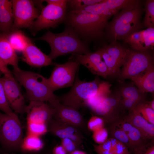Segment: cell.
<instances>
[{"instance_id":"cell-3","label":"cell","mask_w":154,"mask_h":154,"mask_svg":"<svg viewBox=\"0 0 154 154\" xmlns=\"http://www.w3.org/2000/svg\"><path fill=\"white\" fill-rule=\"evenodd\" d=\"M141 7L132 9L122 10L114 15L108 22L104 37L111 43L124 40L131 34L141 31Z\"/></svg>"},{"instance_id":"cell-21","label":"cell","mask_w":154,"mask_h":154,"mask_svg":"<svg viewBox=\"0 0 154 154\" xmlns=\"http://www.w3.org/2000/svg\"><path fill=\"white\" fill-rule=\"evenodd\" d=\"M0 60L5 65L18 67L19 57L10 44L7 35L0 33Z\"/></svg>"},{"instance_id":"cell-49","label":"cell","mask_w":154,"mask_h":154,"mask_svg":"<svg viewBox=\"0 0 154 154\" xmlns=\"http://www.w3.org/2000/svg\"><path fill=\"white\" fill-rule=\"evenodd\" d=\"M4 154H10L9 153H5Z\"/></svg>"},{"instance_id":"cell-45","label":"cell","mask_w":154,"mask_h":154,"mask_svg":"<svg viewBox=\"0 0 154 154\" xmlns=\"http://www.w3.org/2000/svg\"><path fill=\"white\" fill-rule=\"evenodd\" d=\"M0 71L4 75H10L12 74L7 66L5 65L0 60Z\"/></svg>"},{"instance_id":"cell-1","label":"cell","mask_w":154,"mask_h":154,"mask_svg":"<svg viewBox=\"0 0 154 154\" xmlns=\"http://www.w3.org/2000/svg\"><path fill=\"white\" fill-rule=\"evenodd\" d=\"M62 22L87 43L103 38L108 22L96 14L67 11Z\"/></svg>"},{"instance_id":"cell-11","label":"cell","mask_w":154,"mask_h":154,"mask_svg":"<svg viewBox=\"0 0 154 154\" xmlns=\"http://www.w3.org/2000/svg\"><path fill=\"white\" fill-rule=\"evenodd\" d=\"M67 11L66 7L47 4L41 9L30 29L35 32L44 29L55 28L63 22Z\"/></svg>"},{"instance_id":"cell-40","label":"cell","mask_w":154,"mask_h":154,"mask_svg":"<svg viewBox=\"0 0 154 154\" xmlns=\"http://www.w3.org/2000/svg\"><path fill=\"white\" fill-rule=\"evenodd\" d=\"M61 145L67 152L70 153L77 150L78 145L73 141L68 138L61 139Z\"/></svg>"},{"instance_id":"cell-32","label":"cell","mask_w":154,"mask_h":154,"mask_svg":"<svg viewBox=\"0 0 154 154\" xmlns=\"http://www.w3.org/2000/svg\"><path fill=\"white\" fill-rule=\"evenodd\" d=\"M145 6V14L143 26L147 28L154 27V0H146Z\"/></svg>"},{"instance_id":"cell-26","label":"cell","mask_w":154,"mask_h":154,"mask_svg":"<svg viewBox=\"0 0 154 154\" xmlns=\"http://www.w3.org/2000/svg\"><path fill=\"white\" fill-rule=\"evenodd\" d=\"M118 91L122 99H127L138 104L145 100V93L141 92L133 84L125 85Z\"/></svg>"},{"instance_id":"cell-36","label":"cell","mask_w":154,"mask_h":154,"mask_svg":"<svg viewBox=\"0 0 154 154\" xmlns=\"http://www.w3.org/2000/svg\"><path fill=\"white\" fill-rule=\"evenodd\" d=\"M0 110L4 113L10 115L15 113L10 108L7 101L1 77H0Z\"/></svg>"},{"instance_id":"cell-8","label":"cell","mask_w":154,"mask_h":154,"mask_svg":"<svg viewBox=\"0 0 154 154\" xmlns=\"http://www.w3.org/2000/svg\"><path fill=\"white\" fill-rule=\"evenodd\" d=\"M80 64L69 58L65 63H55L50 76L47 78L48 84L54 92L58 89L72 86L79 70Z\"/></svg>"},{"instance_id":"cell-42","label":"cell","mask_w":154,"mask_h":154,"mask_svg":"<svg viewBox=\"0 0 154 154\" xmlns=\"http://www.w3.org/2000/svg\"><path fill=\"white\" fill-rule=\"evenodd\" d=\"M47 4H53L63 7H66L67 0H44Z\"/></svg>"},{"instance_id":"cell-47","label":"cell","mask_w":154,"mask_h":154,"mask_svg":"<svg viewBox=\"0 0 154 154\" xmlns=\"http://www.w3.org/2000/svg\"><path fill=\"white\" fill-rule=\"evenodd\" d=\"M146 102L148 106L154 110V100H153L151 101L147 102Z\"/></svg>"},{"instance_id":"cell-7","label":"cell","mask_w":154,"mask_h":154,"mask_svg":"<svg viewBox=\"0 0 154 154\" xmlns=\"http://www.w3.org/2000/svg\"><path fill=\"white\" fill-rule=\"evenodd\" d=\"M127 55L119 76L122 80L131 79L153 65V57L148 51L127 49Z\"/></svg>"},{"instance_id":"cell-2","label":"cell","mask_w":154,"mask_h":154,"mask_svg":"<svg viewBox=\"0 0 154 154\" xmlns=\"http://www.w3.org/2000/svg\"><path fill=\"white\" fill-rule=\"evenodd\" d=\"M36 39L44 41L49 44L51 51L48 55L52 60L62 55L84 54L90 52L87 43L67 27L61 33H54L48 31Z\"/></svg>"},{"instance_id":"cell-6","label":"cell","mask_w":154,"mask_h":154,"mask_svg":"<svg viewBox=\"0 0 154 154\" xmlns=\"http://www.w3.org/2000/svg\"><path fill=\"white\" fill-rule=\"evenodd\" d=\"M23 135L21 125L15 113L10 115L0 112V142L3 149L9 152L20 149Z\"/></svg>"},{"instance_id":"cell-38","label":"cell","mask_w":154,"mask_h":154,"mask_svg":"<svg viewBox=\"0 0 154 154\" xmlns=\"http://www.w3.org/2000/svg\"><path fill=\"white\" fill-rule=\"evenodd\" d=\"M104 121L102 117L94 116L89 119L87 126L90 130L93 132L104 127Z\"/></svg>"},{"instance_id":"cell-46","label":"cell","mask_w":154,"mask_h":154,"mask_svg":"<svg viewBox=\"0 0 154 154\" xmlns=\"http://www.w3.org/2000/svg\"><path fill=\"white\" fill-rule=\"evenodd\" d=\"M141 154H154V146L152 145Z\"/></svg>"},{"instance_id":"cell-14","label":"cell","mask_w":154,"mask_h":154,"mask_svg":"<svg viewBox=\"0 0 154 154\" xmlns=\"http://www.w3.org/2000/svg\"><path fill=\"white\" fill-rule=\"evenodd\" d=\"M122 97L117 91L111 94L92 111L110 124L120 118L119 114L123 110L121 104Z\"/></svg>"},{"instance_id":"cell-18","label":"cell","mask_w":154,"mask_h":154,"mask_svg":"<svg viewBox=\"0 0 154 154\" xmlns=\"http://www.w3.org/2000/svg\"><path fill=\"white\" fill-rule=\"evenodd\" d=\"M22 53V61L33 67L41 68L55 64L48 55L42 52L31 40Z\"/></svg>"},{"instance_id":"cell-19","label":"cell","mask_w":154,"mask_h":154,"mask_svg":"<svg viewBox=\"0 0 154 154\" xmlns=\"http://www.w3.org/2000/svg\"><path fill=\"white\" fill-rule=\"evenodd\" d=\"M117 121L127 134L129 142V149L135 154H141L146 150V141L139 131L124 118H120Z\"/></svg>"},{"instance_id":"cell-24","label":"cell","mask_w":154,"mask_h":154,"mask_svg":"<svg viewBox=\"0 0 154 154\" xmlns=\"http://www.w3.org/2000/svg\"><path fill=\"white\" fill-rule=\"evenodd\" d=\"M9 42L15 51L22 52L31 40L21 31L18 30L12 31L8 35Z\"/></svg>"},{"instance_id":"cell-39","label":"cell","mask_w":154,"mask_h":154,"mask_svg":"<svg viewBox=\"0 0 154 154\" xmlns=\"http://www.w3.org/2000/svg\"><path fill=\"white\" fill-rule=\"evenodd\" d=\"M108 132L104 127L93 132V139L98 145L104 143L108 138Z\"/></svg>"},{"instance_id":"cell-31","label":"cell","mask_w":154,"mask_h":154,"mask_svg":"<svg viewBox=\"0 0 154 154\" xmlns=\"http://www.w3.org/2000/svg\"><path fill=\"white\" fill-rule=\"evenodd\" d=\"M110 124L109 133L110 137L123 143L128 148H129V142L127 136L117 121Z\"/></svg>"},{"instance_id":"cell-37","label":"cell","mask_w":154,"mask_h":154,"mask_svg":"<svg viewBox=\"0 0 154 154\" xmlns=\"http://www.w3.org/2000/svg\"><path fill=\"white\" fill-rule=\"evenodd\" d=\"M145 50L153 48L154 45V27L142 30Z\"/></svg>"},{"instance_id":"cell-27","label":"cell","mask_w":154,"mask_h":154,"mask_svg":"<svg viewBox=\"0 0 154 154\" xmlns=\"http://www.w3.org/2000/svg\"><path fill=\"white\" fill-rule=\"evenodd\" d=\"M74 11L96 14L100 16L108 22L109 18L113 15L109 9L105 0H103L100 2Z\"/></svg>"},{"instance_id":"cell-48","label":"cell","mask_w":154,"mask_h":154,"mask_svg":"<svg viewBox=\"0 0 154 154\" xmlns=\"http://www.w3.org/2000/svg\"><path fill=\"white\" fill-rule=\"evenodd\" d=\"M70 154H86L84 151H82L76 150L71 153Z\"/></svg>"},{"instance_id":"cell-44","label":"cell","mask_w":154,"mask_h":154,"mask_svg":"<svg viewBox=\"0 0 154 154\" xmlns=\"http://www.w3.org/2000/svg\"><path fill=\"white\" fill-rule=\"evenodd\" d=\"M67 152L61 145L55 147L52 151L53 154H67Z\"/></svg>"},{"instance_id":"cell-33","label":"cell","mask_w":154,"mask_h":154,"mask_svg":"<svg viewBox=\"0 0 154 154\" xmlns=\"http://www.w3.org/2000/svg\"><path fill=\"white\" fill-rule=\"evenodd\" d=\"M134 109L149 123L154 125V110L148 106L146 101L139 103Z\"/></svg>"},{"instance_id":"cell-15","label":"cell","mask_w":154,"mask_h":154,"mask_svg":"<svg viewBox=\"0 0 154 154\" xmlns=\"http://www.w3.org/2000/svg\"><path fill=\"white\" fill-rule=\"evenodd\" d=\"M69 59L84 66L94 74L105 78L109 76L108 68L98 50L84 54H72Z\"/></svg>"},{"instance_id":"cell-4","label":"cell","mask_w":154,"mask_h":154,"mask_svg":"<svg viewBox=\"0 0 154 154\" xmlns=\"http://www.w3.org/2000/svg\"><path fill=\"white\" fill-rule=\"evenodd\" d=\"M13 73L19 84L25 88L27 98L30 101L50 102L58 99L48 82L47 78L35 72L13 68Z\"/></svg>"},{"instance_id":"cell-5","label":"cell","mask_w":154,"mask_h":154,"mask_svg":"<svg viewBox=\"0 0 154 154\" xmlns=\"http://www.w3.org/2000/svg\"><path fill=\"white\" fill-rule=\"evenodd\" d=\"M78 71L70 91L58 98L62 104L77 110L84 106L86 100L96 94L103 82L98 77L92 82L81 81L78 78Z\"/></svg>"},{"instance_id":"cell-17","label":"cell","mask_w":154,"mask_h":154,"mask_svg":"<svg viewBox=\"0 0 154 154\" xmlns=\"http://www.w3.org/2000/svg\"><path fill=\"white\" fill-rule=\"evenodd\" d=\"M25 113L28 122L44 123H47L52 118L51 107L45 102L30 101L27 106Z\"/></svg>"},{"instance_id":"cell-30","label":"cell","mask_w":154,"mask_h":154,"mask_svg":"<svg viewBox=\"0 0 154 154\" xmlns=\"http://www.w3.org/2000/svg\"><path fill=\"white\" fill-rule=\"evenodd\" d=\"M125 42L130 45L133 50L139 51H146L142 30L133 33L126 37Z\"/></svg>"},{"instance_id":"cell-22","label":"cell","mask_w":154,"mask_h":154,"mask_svg":"<svg viewBox=\"0 0 154 154\" xmlns=\"http://www.w3.org/2000/svg\"><path fill=\"white\" fill-rule=\"evenodd\" d=\"M131 80L141 92L153 93L154 68L153 65L143 72L132 78Z\"/></svg>"},{"instance_id":"cell-16","label":"cell","mask_w":154,"mask_h":154,"mask_svg":"<svg viewBox=\"0 0 154 154\" xmlns=\"http://www.w3.org/2000/svg\"><path fill=\"white\" fill-rule=\"evenodd\" d=\"M48 130L61 139H70L77 145L82 143L84 139L80 131L71 125L52 118L47 123Z\"/></svg>"},{"instance_id":"cell-12","label":"cell","mask_w":154,"mask_h":154,"mask_svg":"<svg viewBox=\"0 0 154 154\" xmlns=\"http://www.w3.org/2000/svg\"><path fill=\"white\" fill-rule=\"evenodd\" d=\"M52 111V118L73 126L80 131L85 130L86 125L84 119L78 110L62 104L57 99L47 102Z\"/></svg>"},{"instance_id":"cell-41","label":"cell","mask_w":154,"mask_h":154,"mask_svg":"<svg viewBox=\"0 0 154 154\" xmlns=\"http://www.w3.org/2000/svg\"><path fill=\"white\" fill-rule=\"evenodd\" d=\"M114 151L115 154H130L126 145L118 140L114 147Z\"/></svg>"},{"instance_id":"cell-28","label":"cell","mask_w":154,"mask_h":154,"mask_svg":"<svg viewBox=\"0 0 154 154\" xmlns=\"http://www.w3.org/2000/svg\"><path fill=\"white\" fill-rule=\"evenodd\" d=\"M13 23L12 8L0 10V31L8 35L12 31Z\"/></svg>"},{"instance_id":"cell-35","label":"cell","mask_w":154,"mask_h":154,"mask_svg":"<svg viewBox=\"0 0 154 154\" xmlns=\"http://www.w3.org/2000/svg\"><path fill=\"white\" fill-rule=\"evenodd\" d=\"M29 134L39 136L44 134L48 130L46 123H44L28 122Z\"/></svg>"},{"instance_id":"cell-10","label":"cell","mask_w":154,"mask_h":154,"mask_svg":"<svg viewBox=\"0 0 154 154\" xmlns=\"http://www.w3.org/2000/svg\"><path fill=\"white\" fill-rule=\"evenodd\" d=\"M126 49L116 41L109 45H104L98 50L108 68L109 76L119 77L120 68L123 66L126 56Z\"/></svg>"},{"instance_id":"cell-34","label":"cell","mask_w":154,"mask_h":154,"mask_svg":"<svg viewBox=\"0 0 154 154\" xmlns=\"http://www.w3.org/2000/svg\"><path fill=\"white\" fill-rule=\"evenodd\" d=\"M103 0H68L67 7L68 11H76L86 7L100 2Z\"/></svg>"},{"instance_id":"cell-25","label":"cell","mask_w":154,"mask_h":154,"mask_svg":"<svg viewBox=\"0 0 154 154\" xmlns=\"http://www.w3.org/2000/svg\"><path fill=\"white\" fill-rule=\"evenodd\" d=\"M108 7L113 15L120 10L132 9L141 7L139 0H105Z\"/></svg>"},{"instance_id":"cell-43","label":"cell","mask_w":154,"mask_h":154,"mask_svg":"<svg viewBox=\"0 0 154 154\" xmlns=\"http://www.w3.org/2000/svg\"><path fill=\"white\" fill-rule=\"evenodd\" d=\"M9 8H12L11 1L0 0V10Z\"/></svg>"},{"instance_id":"cell-23","label":"cell","mask_w":154,"mask_h":154,"mask_svg":"<svg viewBox=\"0 0 154 154\" xmlns=\"http://www.w3.org/2000/svg\"><path fill=\"white\" fill-rule=\"evenodd\" d=\"M111 85L108 82H103L96 94L86 100L84 104V106L87 107L92 110L95 108L112 93L110 90Z\"/></svg>"},{"instance_id":"cell-29","label":"cell","mask_w":154,"mask_h":154,"mask_svg":"<svg viewBox=\"0 0 154 154\" xmlns=\"http://www.w3.org/2000/svg\"><path fill=\"white\" fill-rule=\"evenodd\" d=\"M43 146V143L39 136L29 134L23 140L20 149L26 151H38Z\"/></svg>"},{"instance_id":"cell-9","label":"cell","mask_w":154,"mask_h":154,"mask_svg":"<svg viewBox=\"0 0 154 154\" xmlns=\"http://www.w3.org/2000/svg\"><path fill=\"white\" fill-rule=\"evenodd\" d=\"M11 1L13 17L12 31L23 28H31L40 12L35 7L34 1Z\"/></svg>"},{"instance_id":"cell-13","label":"cell","mask_w":154,"mask_h":154,"mask_svg":"<svg viewBox=\"0 0 154 154\" xmlns=\"http://www.w3.org/2000/svg\"><path fill=\"white\" fill-rule=\"evenodd\" d=\"M5 95L9 104L16 113H25L26 106L19 83L13 74L1 77Z\"/></svg>"},{"instance_id":"cell-20","label":"cell","mask_w":154,"mask_h":154,"mask_svg":"<svg viewBox=\"0 0 154 154\" xmlns=\"http://www.w3.org/2000/svg\"><path fill=\"white\" fill-rule=\"evenodd\" d=\"M135 128L145 140H151L154 137V125L150 123L135 109L129 111L124 118Z\"/></svg>"}]
</instances>
